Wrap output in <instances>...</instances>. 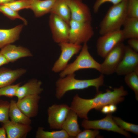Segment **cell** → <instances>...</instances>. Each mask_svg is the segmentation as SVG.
Returning a JSON list of instances; mask_svg holds the SVG:
<instances>
[{
    "label": "cell",
    "instance_id": "6da1fadb",
    "mask_svg": "<svg viewBox=\"0 0 138 138\" xmlns=\"http://www.w3.org/2000/svg\"><path fill=\"white\" fill-rule=\"evenodd\" d=\"M128 94L122 86L113 89V91L107 89L104 93L99 91L94 98L90 99L82 98L77 94L73 97L70 107L78 117L88 119V114L91 110H99L105 105L118 104L124 100V96Z\"/></svg>",
    "mask_w": 138,
    "mask_h": 138
},
{
    "label": "cell",
    "instance_id": "7a4b0ae2",
    "mask_svg": "<svg viewBox=\"0 0 138 138\" xmlns=\"http://www.w3.org/2000/svg\"><path fill=\"white\" fill-rule=\"evenodd\" d=\"M67 76L61 78L56 82V96L58 99L61 98L69 91L83 90L90 87H95L97 93L99 87L104 84V76L102 74L96 78L85 80L76 79L74 73Z\"/></svg>",
    "mask_w": 138,
    "mask_h": 138
},
{
    "label": "cell",
    "instance_id": "3957f363",
    "mask_svg": "<svg viewBox=\"0 0 138 138\" xmlns=\"http://www.w3.org/2000/svg\"><path fill=\"white\" fill-rule=\"evenodd\" d=\"M127 3L128 0H123L110 8L99 25V32L101 35L121 29L128 17Z\"/></svg>",
    "mask_w": 138,
    "mask_h": 138
},
{
    "label": "cell",
    "instance_id": "277c9868",
    "mask_svg": "<svg viewBox=\"0 0 138 138\" xmlns=\"http://www.w3.org/2000/svg\"><path fill=\"white\" fill-rule=\"evenodd\" d=\"M93 69L100 72L101 64L96 61L91 56L88 51L87 43H84L79 55L72 63L68 65L60 74L61 78L74 73L78 70Z\"/></svg>",
    "mask_w": 138,
    "mask_h": 138
},
{
    "label": "cell",
    "instance_id": "5b68a950",
    "mask_svg": "<svg viewBox=\"0 0 138 138\" xmlns=\"http://www.w3.org/2000/svg\"><path fill=\"white\" fill-rule=\"evenodd\" d=\"M68 42L80 45L87 43L94 34L91 22L76 21L71 20Z\"/></svg>",
    "mask_w": 138,
    "mask_h": 138
},
{
    "label": "cell",
    "instance_id": "8992f818",
    "mask_svg": "<svg viewBox=\"0 0 138 138\" xmlns=\"http://www.w3.org/2000/svg\"><path fill=\"white\" fill-rule=\"evenodd\" d=\"M121 29L107 33L98 39L96 48L98 55L104 58L117 45L125 40Z\"/></svg>",
    "mask_w": 138,
    "mask_h": 138
},
{
    "label": "cell",
    "instance_id": "52a82bcc",
    "mask_svg": "<svg viewBox=\"0 0 138 138\" xmlns=\"http://www.w3.org/2000/svg\"><path fill=\"white\" fill-rule=\"evenodd\" d=\"M81 125L85 129L104 130L118 133L126 137H131L128 132L117 125L111 113L108 114L105 117L100 120H89L84 119Z\"/></svg>",
    "mask_w": 138,
    "mask_h": 138
},
{
    "label": "cell",
    "instance_id": "ba28073f",
    "mask_svg": "<svg viewBox=\"0 0 138 138\" xmlns=\"http://www.w3.org/2000/svg\"><path fill=\"white\" fill-rule=\"evenodd\" d=\"M125 47L122 42L120 43L107 54L104 61L101 64L100 73L109 75L115 72L124 56Z\"/></svg>",
    "mask_w": 138,
    "mask_h": 138
},
{
    "label": "cell",
    "instance_id": "9c48e42d",
    "mask_svg": "<svg viewBox=\"0 0 138 138\" xmlns=\"http://www.w3.org/2000/svg\"><path fill=\"white\" fill-rule=\"evenodd\" d=\"M49 24L55 42L59 44L68 42L69 24L56 15L50 13Z\"/></svg>",
    "mask_w": 138,
    "mask_h": 138
},
{
    "label": "cell",
    "instance_id": "30bf717a",
    "mask_svg": "<svg viewBox=\"0 0 138 138\" xmlns=\"http://www.w3.org/2000/svg\"><path fill=\"white\" fill-rule=\"evenodd\" d=\"M71 110L66 104H54L47 110L48 122L51 129H61L62 125Z\"/></svg>",
    "mask_w": 138,
    "mask_h": 138
},
{
    "label": "cell",
    "instance_id": "8fae6325",
    "mask_svg": "<svg viewBox=\"0 0 138 138\" xmlns=\"http://www.w3.org/2000/svg\"><path fill=\"white\" fill-rule=\"evenodd\" d=\"M59 45L60 47L61 53L52 68V71L56 73L65 69L70 59L78 53L82 48L81 45L69 42L61 43L59 44Z\"/></svg>",
    "mask_w": 138,
    "mask_h": 138
},
{
    "label": "cell",
    "instance_id": "7c38bea8",
    "mask_svg": "<svg viewBox=\"0 0 138 138\" xmlns=\"http://www.w3.org/2000/svg\"><path fill=\"white\" fill-rule=\"evenodd\" d=\"M133 72H138V53L125 45L124 56L115 72L119 75H125Z\"/></svg>",
    "mask_w": 138,
    "mask_h": 138
},
{
    "label": "cell",
    "instance_id": "4fadbf2b",
    "mask_svg": "<svg viewBox=\"0 0 138 138\" xmlns=\"http://www.w3.org/2000/svg\"><path fill=\"white\" fill-rule=\"evenodd\" d=\"M71 19L74 21L91 22L92 17L88 6L82 0H67Z\"/></svg>",
    "mask_w": 138,
    "mask_h": 138
},
{
    "label": "cell",
    "instance_id": "5bb4252c",
    "mask_svg": "<svg viewBox=\"0 0 138 138\" xmlns=\"http://www.w3.org/2000/svg\"><path fill=\"white\" fill-rule=\"evenodd\" d=\"M40 98L39 95H29L18 100L16 104L25 115L30 118L37 114L39 103Z\"/></svg>",
    "mask_w": 138,
    "mask_h": 138
},
{
    "label": "cell",
    "instance_id": "9a60e30c",
    "mask_svg": "<svg viewBox=\"0 0 138 138\" xmlns=\"http://www.w3.org/2000/svg\"><path fill=\"white\" fill-rule=\"evenodd\" d=\"M0 52L9 62H14L20 59L32 56L31 52L27 48L11 44L7 45L1 48Z\"/></svg>",
    "mask_w": 138,
    "mask_h": 138
},
{
    "label": "cell",
    "instance_id": "2e32d148",
    "mask_svg": "<svg viewBox=\"0 0 138 138\" xmlns=\"http://www.w3.org/2000/svg\"><path fill=\"white\" fill-rule=\"evenodd\" d=\"M8 138H24L32 129L29 124L16 123L9 120L3 123Z\"/></svg>",
    "mask_w": 138,
    "mask_h": 138
},
{
    "label": "cell",
    "instance_id": "e0dca14e",
    "mask_svg": "<svg viewBox=\"0 0 138 138\" xmlns=\"http://www.w3.org/2000/svg\"><path fill=\"white\" fill-rule=\"evenodd\" d=\"M42 84V82L40 81L33 79L20 86L18 89L16 96L18 100L29 95H39L43 90L41 87Z\"/></svg>",
    "mask_w": 138,
    "mask_h": 138
},
{
    "label": "cell",
    "instance_id": "ac0fdd59",
    "mask_svg": "<svg viewBox=\"0 0 138 138\" xmlns=\"http://www.w3.org/2000/svg\"><path fill=\"white\" fill-rule=\"evenodd\" d=\"M23 27L20 24L10 29H0V49L18 40Z\"/></svg>",
    "mask_w": 138,
    "mask_h": 138
},
{
    "label": "cell",
    "instance_id": "d6986e66",
    "mask_svg": "<svg viewBox=\"0 0 138 138\" xmlns=\"http://www.w3.org/2000/svg\"><path fill=\"white\" fill-rule=\"evenodd\" d=\"M26 69L0 68V88L11 84L26 72Z\"/></svg>",
    "mask_w": 138,
    "mask_h": 138
},
{
    "label": "cell",
    "instance_id": "ffe728a7",
    "mask_svg": "<svg viewBox=\"0 0 138 138\" xmlns=\"http://www.w3.org/2000/svg\"><path fill=\"white\" fill-rule=\"evenodd\" d=\"M78 116L71 109L63 123L62 129L64 130L70 137L75 138L81 131L78 123Z\"/></svg>",
    "mask_w": 138,
    "mask_h": 138
},
{
    "label": "cell",
    "instance_id": "44dd1931",
    "mask_svg": "<svg viewBox=\"0 0 138 138\" xmlns=\"http://www.w3.org/2000/svg\"><path fill=\"white\" fill-rule=\"evenodd\" d=\"M57 0H32L30 9L36 17H41L51 10Z\"/></svg>",
    "mask_w": 138,
    "mask_h": 138
},
{
    "label": "cell",
    "instance_id": "7402d4cb",
    "mask_svg": "<svg viewBox=\"0 0 138 138\" xmlns=\"http://www.w3.org/2000/svg\"><path fill=\"white\" fill-rule=\"evenodd\" d=\"M9 117L12 121L25 124L30 125L32 121L19 109L16 102L13 100L10 101Z\"/></svg>",
    "mask_w": 138,
    "mask_h": 138
},
{
    "label": "cell",
    "instance_id": "603a6c76",
    "mask_svg": "<svg viewBox=\"0 0 138 138\" xmlns=\"http://www.w3.org/2000/svg\"><path fill=\"white\" fill-rule=\"evenodd\" d=\"M122 26L121 30L125 39L138 38V18L128 17Z\"/></svg>",
    "mask_w": 138,
    "mask_h": 138
},
{
    "label": "cell",
    "instance_id": "cb8c5ba5",
    "mask_svg": "<svg viewBox=\"0 0 138 138\" xmlns=\"http://www.w3.org/2000/svg\"><path fill=\"white\" fill-rule=\"evenodd\" d=\"M50 13L56 15L69 24L71 14L67 0H57Z\"/></svg>",
    "mask_w": 138,
    "mask_h": 138
},
{
    "label": "cell",
    "instance_id": "d4e9b609",
    "mask_svg": "<svg viewBox=\"0 0 138 138\" xmlns=\"http://www.w3.org/2000/svg\"><path fill=\"white\" fill-rule=\"evenodd\" d=\"M35 137L36 138H70L66 132L63 129L59 131H50L44 130L42 127H38Z\"/></svg>",
    "mask_w": 138,
    "mask_h": 138
},
{
    "label": "cell",
    "instance_id": "484cf974",
    "mask_svg": "<svg viewBox=\"0 0 138 138\" xmlns=\"http://www.w3.org/2000/svg\"><path fill=\"white\" fill-rule=\"evenodd\" d=\"M124 80L127 85L134 92L138 100V72H133L125 75Z\"/></svg>",
    "mask_w": 138,
    "mask_h": 138
},
{
    "label": "cell",
    "instance_id": "4316f807",
    "mask_svg": "<svg viewBox=\"0 0 138 138\" xmlns=\"http://www.w3.org/2000/svg\"><path fill=\"white\" fill-rule=\"evenodd\" d=\"M0 12L12 20L20 19L27 25V22L24 18L21 16L18 12L15 11L8 6L5 4L0 5Z\"/></svg>",
    "mask_w": 138,
    "mask_h": 138
},
{
    "label": "cell",
    "instance_id": "83f0119b",
    "mask_svg": "<svg viewBox=\"0 0 138 138\" xmlns=\"http://www.w3.org/2000/svg\"><path fill=\"white\" fill-rule=\"evenodd\" d=\"M32 0H15L5 4L15 11H18L24 9H30Z\"/></svg>",
    "mask_w": 138,
    "mask_h": 138
},
{
    "label": "cell",
    "instance_id": "f1b7e54d",
    "mask_svg": "<svg viewBox=\"0 0 138 138\" xmlns=\"http://www.w3.org/2000/svg\"><path fill=\"white\" fill-rule=\"evenodd\" d=\"M115 123L119 127L126 131L138 134V125L125 122L119 117H113Z\"/></svg>",
    "mask_w": 138,
    "mask_h": 138
},
{
    "label": "cell",
    "instance_id": "f546056e",
    "mask_svg": "<svg viewBox=\"0 0 138 138\" xmlns=\"http://www.w3.org/2000/svg\"><path fill=\"white\" fill-rule=\"evenodd\" d=\"M20 83L8 85L0 88V96H5L9 97L16 96L17 91Z\"/></svg>",
    "mask_w": 138,
    "mask_h": 138
},
{
    "label": "cell",
    "instance_id": "4dcf8cb0",
    "mask_svg": "<svg viewBox=\"0 0 138 138\" xmlns=\"http://www.w3.org/2000/svg\"><path fill=\"white\" fill-rule=\"evenodd\" d=\"M10 103L0 100V122L2 123L9 120Z\"/></svg>",
    "mask_w": 138,
    "mask_h": 138
},
{
    "label": "cell",
    "instance_id": "1f68e13d",
    "mask_svg": "<svg viewBox=\"0 0 138 138\" xmlns=\"http://www.w3.org/2000/svg\"><path fill=\"white\" fill-rule=\"evenodd\" d=\"M127 10L128 17L138 18V0H128Z\"/></svg>",
    "mask_w": 138,
    "mask_h": 138
},
{
    "label": "cell",
    "instance_id": "d6a6232c",
    "mask_svg": "<svg viewBox=\"0 0 138 138\" xmlns=\"http://www.w3.org/2000/svg\"><path fill=\"white\" fill-rule=\"evenodd\" d=\"M85 129L79 133L75 138H94L99 135V132L98 130H92L89 129Z\"/></svg>",
    "mask_w": 138,
    "mask_h": 138
},
{
    "label": "cell",
    "instance_id": "836d02e7",
    "mask_svg": "<svg viewBox=\"0 0 138 138\" xmlns=\"http://www.w3.org/2000/svg\"><path fill=\"white\" fill-rule=\"evenodd\" d=\"M123 0H96L93 6V10L95 13H98L101 6L106 2H110L113 5L117 4Z\"/></svg>",
    "mask_w": 138,
    "mask_h": 138
},
{
    "label": "cell",
    "instance_id": "e575fe53",
    "mask_svg": "<svg viewBox=\"0 0 138 138\" xmlns=\"http://www.w3.org/2000/svg\"><path fill=\"white\" fill-rule=\"evenodd\" d=\"M128 45L135 51L138 52V38H133L128 39Z\"/></svg>",
    "mask_w": 138,
    "mask_h": 138
},
{
    "label": "cell",
    "instance_id": "d590c367",
    "mask_svg": "<svg viewBox=\"0 0 138 138\" xmlns=\"http://www.w3.org/2000/svg\"><path fill=\"white\" fill-rule=\"evenodd\" d=\"M9 63L5 57L0 52V67Z\"/></svg>",
    "mask_w": 138,
    "mask_h": 138
},
{
    "label": "cell",
    "instance_id": "8d00e7d4",
    "mask_svg": "<svg viewBox=\"0 0 138 138\" xmlns=\"http://www.w3.org/2000/svg\"><path fill=\"white\" fill-rule=\"evenodd\" d=\"M6 134V132L4 127L3 126L0 127V138H7Z\"/></svg>",
    "mask_w": 138,
    "mask_h": 138
},
{
    "label": "cell",
    "instance_id": "74e56055",
    "mask_svg": "<svg viewBox=\"0 0 138 138\" xmlns=\"http://www.w3.org/2000/svg\"><path fill=\"white\" fill-rule=\"evenodd\" d=\"M101 112L105 114H108L110 113L108 105H106L103 106L101 109Z\"/></svg>",
    "mask_w": 138,
    "mask_h": 138
},
{
    "label": "cell",
    "instance_id": "f35d334b",
    "mask_svg": "<svg viewBox=\"0 0 138 138\" xmlns=\"http://www.w3.org/2000/svg\"><path fill=\"white\" fill-rule=\"evenodd\" d=\"M109 107L110 113L115 112L117 110V108L116 105L111 104L109 105Z\"/></svg>",
    "mask_w": 138,
    "mask_h": 138
},
{
    "label": "cell",
    "instance_id": "ab89813d",
    "mask_svg": "<svg viewBox=\"0 0 138 138\" xmlns=\"http://www.w3.org/2000/svg\"><path fill=\"white\" fill-rule=\"evenodd\" d=\"M15 0H0V5L12 2Z\"/></svg>",
    "mask_w": 138,
    "mask_h": 138
}]
</instances>
